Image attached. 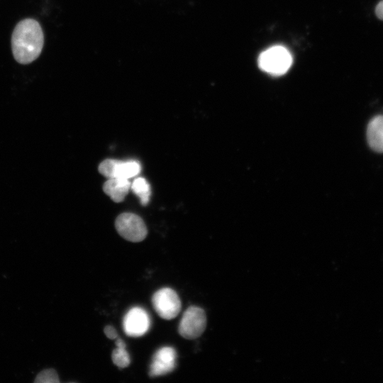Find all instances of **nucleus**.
<instances>
[{
  "instance_id": "4468645a",
  "label": "nucleus",
  "mask_w": 383,
  "mask_h": 383,
  "mask_svg": "<svg viewBox=\"0 0 383 383\" xmlns=\"http://www.w3.org/2000/svg\"><path fill=\"white\" fill-rule=\"evenodd\" d=\"M104 332L106 336L111 340H113L118 338L117 331L112 326H106L104 328Z\"/></svg>"
},
{
  "instance_id": "9b49d317",
  "label": "nucleus",
  "mask_w": 383,
  "mask_h": 383,
  "mask_svg": "<svg viewBox=\"0 0 383 383\" xmlns=\"http://www.w3.org/2000/svg\"><path fill=\"white\" fill-rule=\"evenodd\" d=\"M131 189L140 199L141 205L146 206L151 194L150 187L143 177H138L131 184Z\"/></svg>"
},
{
  "instance_id": "423d86ee",
  "label": "nucleus",
  "mask_w": 383,
  "mask_h": 383,
  "mask_svg": "<svg viewBox=\"0 0 383 383\" xmlns=\"http://www.w3.org/2000/svg\"><path fill=\"white\" fill-rule=\"evenodd\" d=\"M99 172L105 177L123 178L129 179L137 176L141 171L138 161L129 160L126 161L106 159L102 161L98 167Z\"/></svg>"
},
{
  "instance_id": "7ed1b4c3",
  "label": "nucleus",
  "mask_w": 383,
  "mask_h": 383,
  "mask_svg": "<svg viewBox=\"0 0 383 383\" xmlns=\"http://www.w3.org/2000/svg\"><path fill=\"white\" fill-rule=\"evenodd\" d=\"M115 227L121 237L133 243L143 241L148 234L145 222L133 213H121L115 221Z\"/></svg>"
},
{
  "instance_id": "6e6552de",
  "label": "nucleus",
  "mask_w": 383,
  "mask_h": 383,
  "mask_svg": "<svg viewBox=\"0 0 383 383\" xmlns=\"http://www.w3.org/2000/svg\"><path fill=\"white\" fill-rule=\"evenodd\" d=\"M177 353L174 348L165 346L154 354L150 365L149 375L157 377L172 372L176 367Z\"/></svg>"
},
{
  "instance_id": "2eb2a0df",
  "label": "nucleus",
  "mask_w": 383,
  "mask_h": 383,
  "mask_svg": "<svg viewBox=\"0 0 383 383\" xmlns=\"http://www.w3.org/2000/svg\"><path fill=\"white\" fill-rule=\"evenodd\" d=\"M377 16L383 21V1L379 2L375 9Z\"/></svg>"
},
{
  "instance_id": "1a4fd4ad",
  "label": "nucleus",
  "mask_w": 383,
  "mask_h": 383,
  "mask_svg": "<svg viewBox=\"0 0 383 383\" xmlns=\"http://www.w3.org/2000/svg\"><path fill=\"white\" fill-rule=\"evenodd\" d=\"M129 179L123 178H109L103 185V190L112 201L116 203L124 200L131 189Z\"/></svg>"
},
{
  "instance_id": "f8f14e48",
  "label": "nucleus",
  "mask_w": 383,
  "mask_h": 383,
  "mask_svg": "<svg viewBox=\"0 0 383 383\" xmlns=\"http://www.w3.org/2000/svg\"><path fill=\"white\" fill-rule=\"evenodd\" d=\"M113 362L119 368L127 367L131 363V358L126 347H117L113 350L111 354Z\"/></svg>"
},
{
  "instance_id": "f257e3e1",
  "label": "nucleus",
  "mask_w": 383,
  "mask_h": 383,
  "mask_svg": "<svg viewBox=\"0 0 383 383\" xmlns=\"http://www.w3.org/2000/svg\"><path fill=\"white\" fill-rule=\"evenodd\" d=\"M43 45V31L36 20L25 18L16 24L11 35V50L17 62L27 65L35 60Z\"/></svg>"
},
{
  "instance_id": "39448f33",
  "label": "nucleus",
  "mask_w": 383,
  "mask_h": 383,
  "mask_svg": "<svg viewBox=\"0 0 383 383\" xmlns=\"http://www.w3.org/2000/svg\"><path fill=\"white\" fill-rule=\"evenodd\" d=\"M152 304L163 319L171 320L180 312L182 303L177 293L171 288H161L152 295Z\"/></svg>"
},
{
  "instance_id": "f03ea898",
  "label": "nucleus",
  "mask_w": 383,
  "mask_h": 383,
  "mask_svg": "<svg viewBox=\"0 0 383 383\" xmlns=\"http://www.w3.org/2000/svg\"><path fill=\"white\" fill-rule=\"evenodd\" d=\"M292 57L287 49L280 45L271 47L258 57V65L263 71L273 75H282L290 67Z\"/></svg>"
},
{
  "instance_id": "ddd939ff",
  "label": "nucleus",
  "mask_w": 383,
  "mask_h": 383,
  "mask_svg": "<svg viewBox=\"0 0 383 383\" xmlns=\"http://www.w3.org/2000/svg\"><path fill=\"white\" fill-rule=\"evenodd\" d=\"M35 382H59V377L53 369H46L39 372L35 380Z\"/></svg>"
},
{
  "instance_id": "0eeeda50",
  "label": "nucleus",
  "mask_w": 383,
  "mask_h": 383,
  "mask_svg": "<svg viewBox=\"0 0 383 383\" xmlns=\"http://www.w3.org/2000/svg\"><path fill=\"white\" fill-rule=\"evenodd\" d=\"M150 326V318L143 308L135 306L128 311L123 318V327L126 334L131 337H140Z\"/></svg>"
},
{
  "instance_id": "9d476101",
  "label": "nucleus",
  "mask_w": 383,
  "mask_h": 383,
  "mask_svg": "<svg viewBox=\"0 0 383 383\" xmlns=\"http://www.w3.org/2000/svg\"><path fill=\"white\" fill-rule=\"evenodd\" d=\"M367 139L373 150L383 152V115L376 116L370 121L367 128Z\"/></svg>"
},
{
  "instance_id": "20e7f679",
  "label": "nucleus",
  "mask_w": 383,
  "mask_h": 383,
  "mask_svg": "<svg viewBox=\"0 0 383 383\" xmlns=\"http://www.w3.org/2000/svg\"><path fill=\"white\" fill-rule=\"evenodd\" d=\"M206 316L203 309L190 306L184 312L178 326V332L185 339L199 338L205 331Z\"/></svg>"
}]
</instances>
